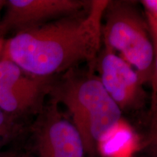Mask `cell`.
<instances>
[{
	"label": "cell",
	"instance_id": "6da1fadb",
	"mask_svg": "<svg viewBox=\"0 0 157 157\" xmlns=\"http://www.w3.org/2000/svg\"><path fill=\"white\" fill-rule=\"evenodd\" d=\"M109 1L95 0L83 16L63 17L18 31L5 39L1 56L42 78L93 61L100 53L103 15Z\"/></svg>",
	"mask_w": 157,
	"mask_h": 157
},
{
	"label": "cell",
	"instance_id": "5b68a950",
	"mask_svg": "<svg viewBox=\"0 0 157 157\" xmlns=\"http://www.w3.org/2000/svg\"><path fill=\"white\" fill-rule=\"evenodd\" d=\"M33 132L38 157H85L79 133L56 102L43 107Z\"/></svg>",
	"mask_w": 157,
	"mask_h": 157
},
{
	"label": "cell",
	"instance_id": "30bf717a",
	"mask_svg": "<svg viewBox=\"0 0 157 157\" xmlns=\"http://www.w3.org/2000/svg\"><path fill=\"white\" fill-rule=\"evenodd\" d=\"M144 7L152 33H157V0H144L141 2Z\"/></svg>",
	"mask_w": 157,
	"mask_h": 157
},
{
	"label": "cell",
	"instance_id": "52a82bcc",
	"mask_svg": "<svg viewBox=\"0 0 157 157\" xmlns=\"http://www.w3.org/2000/svg\"><path fill=\"white\" fill-rule=\"evenodd\" d=\"M100 56L99 78L121 112L142 107L146 93L136 71L108 47L105 46Z\"/></svg>",
	"mask_w": 157,
	"mask_h": 157
},
{
	"label": "cell",
	"instance_id": "7c38bea8",
	"mask_svg": "<svg viewBox=\"0 0 157 157\" xmlns=\"http://www.w3.org/2000/svg\"><path fill=\"white\" fill-rule=\"evenodd\" d=\"M152 144L157 148V124L155 126L154 134L152 136Z\"/></svg>",
	"mask_w": 157,
	"mask_h": 157
},
{
	"label": "cell",
	"instance_id": "277c9868",
	"mask_svg": "<svg viewBox=\"0 0 157 157\" xmlns=\"http://www.w3.org/2000/svg\"><path fill=\"white\" fill-rule=\"evenodd\" d=\"M37 77L16 63L0 57V109L21 120L42 111L52 78Z\"/></svg>",
	"mask_w": 157,
	"mask_h": 157
},
{
	"label": "cell",
	"instance_id": "ba28073f",
	"mask_svg": "<svg viewBox=\"0 0 157 157\" xmlns=\"http://www.w3.org/2000/svg\"><path fill=\"white\" fill-rule=\"evenodd\" d=\"M139 147L137 132L121 117L101 135L96 150L103 157H132Z\"/></svg>",
	"mask_w": 157,
	"mask_h": 157
},
{
	"label": "cell",
	"instance_id": "3957f363",
	"mask_svg": "<svg viewBox=\"0 0 157 157\" xmlns=\"http://www.w3.org/2000/svg\"><path fill=\"white\" fill-rule=\"evenodd\" d=\"M102 25V41L105 47L119 52L140 76L143 84L154 73V47L148 29L137 10L126 2H111Z\"/></svg>",
	"mask_w": 157,
	"mask_h": 157
},
{
	"label": "cell",
	"instance_id": "2e32d148",
	"mask_svg": "<svg viewBox=\"0 0 157 157\" xmlns=\"http://www.w3.org/2000/svg\"><path fill=\"white\" fill-rule=\"evenodd\" d=\"M5 157H16V156H8V155H7Z\"/></svg>",
	"mask_w": 157,
	"mask_h": 157
},
{
	"label": "cell",
	"instance_id": "5bb4252c",
	"mask_svg": "<svg viewBox=\"0 0 157 157\" xmlns=\"http://www.w3.org/2000/svg\"><path fill=\"white\" fill-rule=\"evenodd\" d=\"M5 40V39H1V38H0V57H1L2 52V50H3Z\"/></svg>",
	"mask_w": 157,
	"mask_h": 157
},
{
	"label": "cell",
	"instance_id": "7a4b0ae2",
	"mask_svg": "<svg viewBox=\"0 0 157 157\" xmlns=\"http://www.w3.org/2000/svg\"><path fill=\"white\" fill-rule=\"evenodd\" d=\"M48 95L66 108L90 157L101 135L121 118V111L93 74H77L71 68L60 79L52 78Z\"/></svg>",
	"mask_w": 157,
	"mask_h": 157
},
{
	"label": "cell",
	"instance_id": "4fadbf2b",
	"mask_svg": "<svg viewBox=\"0 0 157 157\" xmlns=\"http://www.w3.org/2000/svg\"><path fill=\"white\" fill-rule=\"evenodd\" d=\"M5 2H6L5 0H0V20H1V17H2L1 13L4 10V7H5Z\"/></svg>",
	"mask_w": 157,
	"mask_h": 157
},
{
	"label": "cell",
	"instance_id": "9a60e30c",
	"mask_svg": "<svg viewBox=\"0 0 157 157\" xmlns=\"http://www.w3.org/2000/svg\"><path fill=\"white\" fill-rule=\"evenodd\" d=\"M7 156V154H2V153H0V157H5Z\"/></svg>",
	"mask_w": 157,
	"mask_h": 157
},
{
	"label": "cell",
	"instance_id": "8992f818",
	"mask_svg": "<svg viewBox=\"0 0 157 157\" xmlns=\"http://www.w3.org/2000/svg\"><path fill=\"white\" fill-rule=\"evenodd\" d=\"M87 4L78 0H7L0 20V38L76 15Z\"/></svg>",
	"mask_w": 157,
	"mask_h": 157
},
{
	"label": "cell",
	"instance_id": "8fae6325",
	"mask_svg": "<svg viewBox=\"0 0 157 157\" xmlns=\"http://www.w3.org/2000/svg\"><path fill=\"white\" fill-rule=\"evenodd\" d=\"M153 44H154V52H155V56H154V73L156 74V76L157 77V40L154 41Z\"/></svg>",
	"mask_w": 157,
	"mask_h": 157
},
{
	"label": "cell",
	"instance_id": "9c48e42d",
	"mask_svg": "<svg viewBox=\"0 0 157 157\" xmlns=\"http://www.w3.org/2000/svg\"><path fill=\"white\" fill-rule=\"evenodd\" d=\"M23 129L20 119L0 109V142L11 140L18 135Z\"/></svg>",
	"mask_w": 157,
	"mask_h": 157
}]
</instances>
